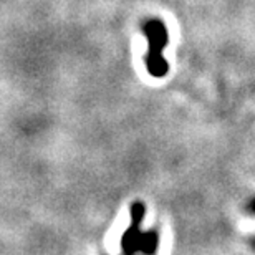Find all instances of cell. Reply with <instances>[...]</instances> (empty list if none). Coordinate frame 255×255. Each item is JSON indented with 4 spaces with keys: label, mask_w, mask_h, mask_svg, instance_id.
Here are the masks:
<instances>
[{
    "label": "cell",
    "mask_w": 255,
    "mask_h": 255,
    "mask_svg": "<svg viewBox=\"0 0 255 255\" xmlns=\"http://www.w3.org/2000/svg\"><path fill=\"white\" fill-rule=\"evenodd\" d=\"M146 35L149 40V52H147L146 63L147 70L152 76L161 78L167 73V63L162 58V50L167 43V30L161 20H149L146 23Z\"/></svg>",
    "instance_id": "obj_1"
},
{
    "label": "cell",
    "mask_w": 255,
    "mask_h": 255,
    "mask_svg": "<svg viewBox=\"0 0 255 255\" xmlns=\"http://www.w3.org/2000/svg\"><path fill=\"white\" fill-rule=\"evenodd\" d=\"M251 207H252V211H255V201L252 202V206H251Z\"/></svg>",
    "instance_id": "obj_2"
}]
</instances>
